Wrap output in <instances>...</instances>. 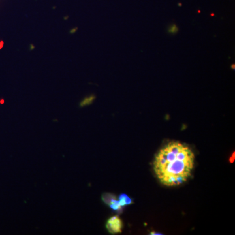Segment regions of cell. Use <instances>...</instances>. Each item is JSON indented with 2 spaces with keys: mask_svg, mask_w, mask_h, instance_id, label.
Here are the masks:
<instances>
[{
  "mask_svg": "<svg viewBox=\"0 0 235 235\" xmlns=\"http://www.w3.org/2000/svg\"><path fill=\"white\" fill-rule=\"evenodd\" d=\"M118 201H119L120 205L122 208L125 206H127V205L132 204L133 203L132 199L128 195L124 193L121 194L120 195L119 197H118Z\"/></svg>",
  "mask_w": 235,
  "mask_h": 235,
  "instance_id": "3957f363",
  "label": "cell"
},
{
  "mask_svg": "<svg viewBox=\"0 0 235 235\" xmlns=\"http://www.w3.org/2000/svg\"><path fill=\"white\" fill-rule=\"evenodd\" d=\"M231 69H232V70H233V71L235 70V65H234V64H232V65H231Z\"/></svg>",
  "mask_w": 235,
  "mask_h": 235,
  "instance_id": "9c48e42d",
  "label": "cell"
},
{
  "mask_svg": "<svg viewBox=\"0 0 235 235\" xmlns=\"http://www.w3.org/2000/svg\"><path fill=\"white\" fill-rule=\"evenodd\" d=\"M234 157H235V155H234V152H233L232 154V155H231V157L229 158V161L231 163H232L234 162Z\"/></svg>",
  "mask_w": 235,
  "mask_h": 235,
  "instance_id": "ba28073f",
  "label": "cell"
},
{
  "mask_svg": "<svg viewBox=\"0 0 235 235\" xmlns=\"http://www.w3.org/2000/svg\"><path fill=\"white\" fill-rule=\"evenodd\" d=\"M150 234H161V233H159V232H158V233H156V232H152L150 233Z\"/></svg>",
  "mask_w": 235,
  "mask_h": 235,
  "instance_id": "30bf717a",
  "label": "cell"
},
{
  "mask_svg": "<svg viewBox=\"0 0 235 235\" xmlns=\"http://www.w3.org/2000/svg\"><path fill=\"white\" fill-rule=\"evenodd\" d=\"M106 228L111 234L120 233L122 231L123 222L120 217L114 216L110 217L106 223Z\"/></svg>",
  "mask_w": 235,
  "mask_h": 235,
  "instance_id": "7a4b0ae2",
  "label": "cell"
},
{
  "mask_svg": "<svg viewBox=\"0 0 235 235\" xmlns=\"http://www.w3.org/2000/svg\"><path fill=\"white\" fill-rule=\"evenodd\" d=\"M109 206L110 207L111 209H112L114 211L121 212L122 211V207L120 206L119 201H118V199H116L112 203H110L109 205Z\"/></svg>",
  "mask_w": 235,
  "mask_h": 235,
  "instance_id": "8992f818",
  "label": "cell"
},
{
  "mask_svg": "<svg viewBox=\"0 0 235 235\" xmlns=\"http://www.w3.org/2000/svg\"><path fill=\"white\" fill-rule=\"evenodd\" d=\"M179 31V28L176 24L174 23H172L171 24L168 26L167 28V33L171 35H176Z\"/></svg>",
  "mask_w": 235,
  "mask_h": 235,
  "instance_id": "5b68a950",
  "label": "cell"
},
{
  "mask_svg": "<svg viewBox=\"0 0 235 235\" xmlns=\"http://www.w3.org/2000/svg\"><path fill=\"white\" fill-rule=\"evenodd\" d=\"M95 99V96L93 95H91L90 96V97H88L87 98L84 99V100L81 103L80 105L81 106H85V105H89V104H90L93 102V101Z\"/></svg>",
  "mask_w": 235,
  "mask_h": 235,
  "instance_id": "52a82bcc",
  "label": "cell"
},
{
  "mask_svg": "<svg viewBox=\"0 0 235 235\" xmlns=\"http://www.w3.org/2000/svg\"><path fill=\"white\" fill-rule=\"evenodd\" d=\"M116 199H118L117 197L115 195L112 193H105L102 195V200L106 204L109 206L110 203L114 201Z\"/></svg>",
  "mask_w": 235,
  "mask_h": 235,
  "instance_id": "277c9868",
  "label": "cell"
},
{
  "mask_svg": "<svg viewBox=\"0 0 235 235\" xmlns=\"http://www.w3.org/2000/svg\"><path fill=\"white\" fill-rule=\"evenodd\" d=\"M195 159V154L187 145L179 141H171L155 155V176L166 186L181 185L191 176Z\"/></svg>",
  "mask_w": 235,
  "mask_h": 235,
  "instance_id": "6da1fadb",
  "label": "cell"
}]
</instances>
